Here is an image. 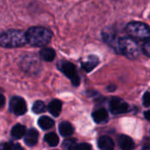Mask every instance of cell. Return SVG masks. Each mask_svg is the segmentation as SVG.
<instances>
[{
  "label": "cell",
  "mask_w": 150,
  "mask_h": 150,
  "mask_svg": "<svg viewBox=\"0 0 150 150\" xmlns=\"http://www.w3.org/2000/svg\"><path fill=\"white\" fill-rule=\"evenodd\" d=\"M40 57L47 62H52L55 57V52L53 48L50 47H44L40 51Z\"/></svg>",
  "instance_id": "obj_15"
},
{
  "label": "cell",
  "mask_w": 150,
  "mask_h": 150,
  "mask_svg": "<svg viewBox=\"0 0 150 150\" xmlns=\"http://www.w3.org/2000/svg\"><path fill=\"white\" fill-rule=\"evenodd\" d=\"M98 148L100 150H113L114 149V142L108 136H103L98 140Z\"/></svg>",
  "instance_id": "obj_10"
},
{
  "label": "cell",
  "mask_w": 150,
  "mask_h": 150,
  "mask_svg": "<svg viewBox=\"0 0 150 150\" xmlns=\"http://www.w3.org/2000/svg\"><path fill=\"white\" fill-rule=\"evenodd\" d=\"M48 111L49 112L54 116V117H58L61 113L62 111V103L60 100L58 99H54L53 101H51L48 105Z\"/></svg>",
  "instance_id": "obj_13"
},
{
  "label": "cell",
  "mask_w": 150,
  "mask_h": 150,
  "mask_svg": "<svg viewBox=\"0 0 150 150\" xmlns=\"http://www.w3.org/2000/svg\"><path fill=\"white\" fill-rule=\"evenodd\" d=\"M110 108H111V112L113 114H121V113H125L128 111L129 107L128 105L125 102H123V100H121L120 98H113L111 102H110Z\"/></svg>",
  "instance_id": "obj_7"
},
{
  "label": "cell",
  "mask_w": 150,
  "mask_h": 150,
  "mask_svg": "<svg viewBox=\"0 0 150 150\" xmlns=\"http://www.w3.org/2000/svg\"><path fill=\"white\" fill-rule=\"evenodd\" d=\"M0 150H14L13 146L8 142H2L0 144Z\"/></svg>",
  "instance_id": "obj_23"
},
{
  "label": "cell",
  "mask_w": 150,
  "mask_h": 150,
  "mask_svg": "<svg viewBox=\"0 0 150 150\" xmlns=\"http://www.w3.org/2000/svg\"><path fill=\"white\" fill-rule=\"evenodd\" d=\"M11 111L17 116L24 115L27 111V106L25 101L20 97H14L10 102Z\"/></svg>",
  "instance_id": "obj_6"
},
{
  "label": "cell",
  "mask_w": 150,
  "mask_h": 150,
  "mask_svg": "<svg viewBox=\"0 0 150 150\" xmlns=\"http://www.w3.org/2000/svg\"><path fill=\"white\" fill-rule=\"evenodd\" d=\"M26 133V128L25 126L21 125V124H17L15 125L11 132V137L15 140H19L20 138L24 137L25 134Z\"/></svg>",
  "instance_id": "obj_11"
},
{
  "label": "cell",
  "mask_w": 150,
  "mask_h": 150,
  "mask_svg": "<svg viewBox=\"0 0 150 150\" xmlns=\"http://www.w3.org/2000/svg\"><path fill=\"white\" fill-rule=\"evenodd\" d=\"M75 150H91V146L88 143H80L76 146Z\"/></svg>",
  "instance_id": "obj_22"
},
{
  "label": "cell",
  "mask_w": 150,
  "mask_h": 150,
  "mask_svg": "<svg viewBox=\"0 0 150 150\" xmlns=\"http://www.w3.org/2000/svg\"><path fill=\"white\" fill-rule=\"evenodd\" d=\"M143 103L146 106H150V91L145 93L143 97Z\"/></svg>",
  "instance_id": "obj_24"
},
{
  "label": "cell",
  "mask_w": 150,
  "mask_h": 150,
  "mask_svg": "<svg viewBox=\"0 0 150 150\" xmlns=\"http://www.w3.org/2000/svg\"><path fill=\"white\" fill-rule=\"evenodd\" d=\"M107 90L110 91H113L114 90H116V86H114V85H110V86H108Z\"/></svg>",
  "instance_id": "obj_28"
},
{
  "label": "cell",
  "mask_w": 150,
  "mask_h": 150,
  "mask_svg": "<svg viewBox=\"0 0 150 150\" xmlns=\"http://www.w3.org/2000/svg\"><path fill=\"white\" fill-rule=\"evenodd\" d=\"M38 138H39V134H38L37 130L31 128L25 134V138H24L25 143L29 147H33L37 143Z\"/></svg>",
  "instance_id": "obj_8"
},
{
  "label": "cell",
  "mask_w": 150,
  "mask_h": 150,
  "mask_svg": "<svg viewBox=\"0 0 150 150\" xmlns=\"http://www.w3.org/2000/svg\"><path fill=\"white\" fill-rule=\"evenodd\" d=\"M45 142L50 146V147H55L58 145L59 143V137L56 135V134L54 133H49V134H47L45 135V138H44Z\"/></svg>",
  "instance_id": "obj_18"
},
{
  "label": "cell",
  "mask_w": 150,
  "mask_h": 150,
  "mask_svg": "<svg viewBox=\"0 0 150 150\" xmlns=\"http://www.w3.org/2000/svg\"><path fill=\"white\" fill-rule=\"evenodd\" d=\"M27 43L25 33L20 30L11 29L0 34V46L6 48H15L23 47Z\"/></svg>",
  "instance_id": "obj_1"
},
{
  "label": "cell",
  "mask_w": 150,
  "mask_h": 150,
  "mask_svg": "<svg viewBox=\"0 0 150 150\" xmlns=\"http://www.w3.org/2000/svg\"><path fill=\"white\" fill-rule=\"evenodd\" d=\"M27 42L34 47H43L49 43L52 39V32L42 26L30 27L25 33Z\"/></svg>",
  "instance_id": "obj_2"
},
{
  "label": "cell",
  "mask_w": 150,
  "mask_h": 150,
  "mask_svg": "<svg viewBox=\"0 0 150 150\" xmlns=\"http://www.w3.org/2000/svg\"><path fill=\"white\" fill-rule=\"evenodd\" d=\"M118 49L129 59H136L141 53L138 43L131 37H123L120 39L118 41Z\"/></svg>",
  "instance_id": "obj_3"
},
{
  "label": "cell",
  "mask_w": 150,
  "mask_h": 150,
  "mask_svg": "<svg viewBox=\"0 0 150 150\" xmlns=\"http://www.w3.org/2000/svg\"><path fill=\"white\" fill-rule=\"evenodd\" d=\"M98 64V59L96 57V56H90L89 60L85 62H83L82 66H83V69L87 71V72H90Z\"/></svg>",
  "instance_id": "obj_17"
},
{
  "label": "cell",
  "mask_w": 150,
  "mask_h": 150,
  "mask_svg": "<svg viewBox=\"0 0 150 150\" xmlns=\"http://www.w3.org/2000/svg\"><path fill=\"white\" fill-rule=\"evenodd\" d=\"M5 103V98L3 95H0V108H2L4 105Z\"/></svg>",
  "instance_id": "obj_25"
},
{
  "label": "cell",
  "mask_w": 150,
  "mask_h": 150,
  "mask_svg": "<svg viewBox=\"0 0 150 150\" xmlns=\"http://www.w3.org/2000/svg\"><path fill=\"white\" fill-rule=\"evenodd\" d=\"M46 111V105L43 101L38 100L33 105V112L35 113H42Z\"/></svg>",
  "instance_id": "obj_19"
},
{
  "label": "cell",
  "mask_w": 150,
  "mask_h": 150,
  "mask_svg": "<svg viewBox=\"0 0 150 150\" xmlns=\"http://www.w3.org/2000/svg\"><path fill=\"white\" fill-rule=\"evenodd\" d=\"M145 118H146L148 120H149L150 121V110L149 111H147V112H145Z\"/></svg>",
  "instance_id": "obj_27"
},
{
  "label": "cell",
  "mask_w": 150,
  "mask_h": 150,
  "mask_svg": "<svg viewBox=\"0 0 150 150\" xmlns=\"http://www.w3.org/2000/svg\"><path fill=\"white\" fill-rule=\"evenodd\" d=\"M38 125L39 127L43 129V130H48L50 129L51 127H54V122L52 119H50L49 117H47V116H42L38 120Z\"/></svg>",
  "instance_id": "obj_16"
},
{
  "label": "cell",
  "mask_w": 150,
  "mask_h": 150,
  "mask_svg": "<svg viewBox=\"0 0 150 150\" xmlns=\"http://www.w3.org/2000/svg\"><path fill=\"white\" fill-rule=\"evenodd\" d=\"M118 143L122 150H132L134 148V141L127 135H120L118 139Z\"/></svg>",
  "instance_id": "obj_9"
},
{
  "label": "cell",
  "mask_w": 150,
  "mask_h": 150,
  "mask_svg": "<svg viewBox=\"0 0 150 150\" xmlns=\"http://www.w3.org/2000/svg\"><path fill=\"white\" fill-rule=\"evenodd\" d=\"M92 118L98 124L104 123L108 120V113L105 109H98L92 113Z\"/></svg>",
  "instance_id": "obj_12"
},
{
  "label": "cell",
  "mask_w": 150,
  "mask_h": 150,
  "mask_svg": "<svg viewBox=\"0 0 150 150\" xmlns=\"http://www.w3.org/2000/svg\"><path fill=\"white\" fill-rule=\"evenodd\" d=\"M126 31L133 39L144 40L150 37V29L149 25L142 22H130L127 25Z\"/></svg>",
  "instance_id": "obj_4"
},
{
  "label": "cell",
  "mask_w": 150,
  "mask_h": 150,
  "mask_svg": "<svg viewBox=\"0 0 150 150\" xmlns=\"http://www.w3.org/2000/svg\"><path fill=\"white\" fill-rule=\"evenodd\" d=\"M63 148L66 150H75L77 144H76V140H73V139H69V140H66L63 142Z\"/></svg>",
  "instance_id": "obj_20"
},
{
  "label": "cell",
  "mask_w": 150,
  "mask_h": 150,
  "mask_svg": "<svg viewBox=\"0 0 150 150\" xmlns=\"http://www.w3.org/2000/svg\"><path fill=\"white\" fill-rule=\"evenodd\" d=\"M13 149L14 150H24L23 149V148H22L20 145H18V144H15V145H13Z\"/></svg>",
  "instance_id": "obj_26"
},
{
  "label": "cell",
  "mask_w": 150,
  "mask_h": 150,
  "mask_svg": "<svg viewBox=\"0 0 150 150\" xmlns=\"http://www.w3.org/2000/svg\"><path fill=\"white\" fill-rule=\"evenodd\" d=\"M59 69L71 80V83L75 86H78L80 84V77L76 73V67L69 62H60L58 63Z\"/></svg>",
  "instance_id": "obj_5"
},
{
  "label": "cell",
  "mask_w": 150,
  "mask_h": 150,
  "mask_svg": "<svg viewBox=\"0 0 150 150\" xmlns=\"http://www.w3.org/2000/svg\"><path fill=\"white\" fill-rule=\"evenodd\" d=\"M59 132H60L61 135H62L64 137L70 136L74 132V128L69 122L64 121L59 125Z\"/></svg>",
  "instance_id": "obj_14"
},
{
  "label": "cell",
  "mask_w": 150,
  "mask_h": 150,
  "mask_svg": "<svg viewBox=\"0 0 150 150\" xmlns=\"http://www.w3.org/2000/svg\"><path fill=\"white\" fill-rule=\"evenodd\" d=\"M142 51H143V53L147 56L150 57V38H148L146 40V41L143 43V45H142Z\"/></svg>",
  "instance_id": "obj_21"
}]
</instances>
